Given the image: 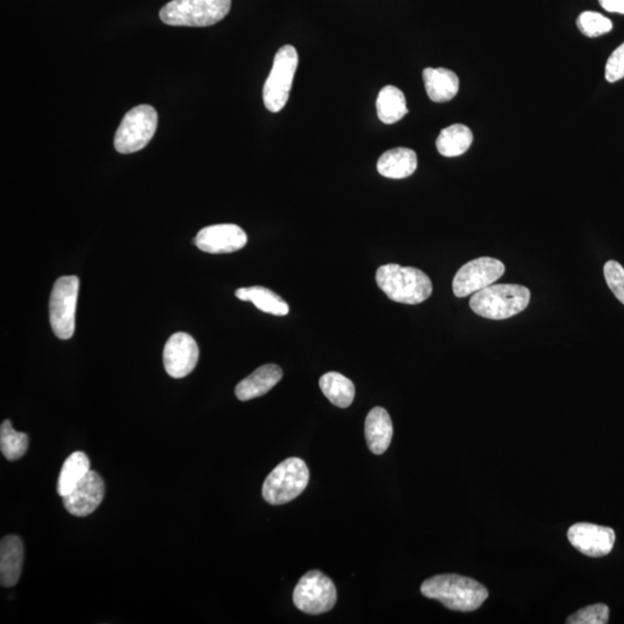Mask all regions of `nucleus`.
Returning <instances> with one entry per match:
<instances>
[{
    "instance_id": "obj_1",
    "label": "nucleus",
    "mask_w": 624,
    "mask_h": 624,
    "mask_svg": "<svg viewBox=\"0 0 624 624\" xmlns=\"http://www.w3.org/2000/svg\"><path fill=\"white\" fill-rule=\"evenodd\" d=\"M421 592L429 599L457 612H473L487 600V589L479 581L460 575H439L423 581Z\"/></svg>"
},
{
    "instance_id": "obj_2",
    "label": "nucleus",
    "mask_w": 624,
    "mask_h": 624,
    "mask_svg": "<svg viewBox=\"0 0 624 624\" xmlns=\"http://www.w3.org/2000/svg\"><path fill=\"white\" fill-rule=\"evenodd\" d=\"M376 282L381 291L394 302L420 304L431 297V280L421 270L397 264L381 266Z\"/></svg>"
},
{
    "instance_id": "obj_3",
    "label": "nucleus",
    "mask_w": 624,
    "mask_h": 624,
    "mask_svg": "<svg viewBox=\"0 0 624 624\" xmlns=\"http://www.w3.org/2000/svg\"><path fill=\"white\" fill-rule=\"evenodd\" d=\"M529 288L520 284H491L474 292L470 307L477 315L487 320L502 321L524 312L530 303Z\"/></svg>"
},
{
    "instance_id": "obj_4",
    "label": "nucleus",
    "mask_w": 624,
    "mask_h": 624,
    "mask_svg": "<svg viewBox=\"0 0 624 624\" xmlns=\"http://www.w3.org/2000/svg\"><path fill=\"white\" fill-rule=\"evenodd\" d=\"M232 0H173L160 11V19L177 27H208L226 18Z\"/></svg>"
},
{
    "instance_id": "obj_5",
    "label": "nucleus",
    "mask_w": 624,
    "mask_h": 624,
    "mask_svg": "<svg viewBox=\"0 0 624 624\" xmlns=\"http://www.w3.org/2000/svg\"><path fill=\"white\" fill-rule=\"evenodd\" d=\"M309 469L300 458H290L275 467L262 485V498L267 503L282 505L300 496L309 483Z\"/></svg>"
},
{
    "instance_id": "obj_6",
    "label": "nucleus",
    "mask_w": 624,
    "mask_h": 624,
    "mask_svg": "<svg viewBox=\"0 0 624 624\" xmlns=\"http://www.w3.org/2000/svg\"><path fill=\"white\" fill-rule=\"evenodd\" d=\"M297 66H299V54L295 46L287 45L280 48L275 54L273 66L262 89V99L269 112H282L287 104Z\"/></svg>"
},
{
    "instance_id": "obj_7",
    "label": "nucleus",
    "mask_w": 624,
    "mask_h": 624,
    "mask_svg": "<svg viewBox=\"0 0 624 624\" xmlns=\"http://www.w3.org/2000/svg\"><path fill=\"white\" fill-rule=\"evenodd\" d=\"M158 121V113L151 105L142 104L131 109L114 134L116 151L131 154L144 150L154 137Z\"/></svg>"
},
{
    "instance_id": "obj_8",
    "label": "nucleus",
    "mask_w": 624,
    "mask_h": 624,
    "mask_svg": "<svg viewBox=\"0 0 624 624\" xmlns=\"http://www.w3.org/2000/svg\"><path fill=\"white\" fill-rule=\"evenodd\" d=\"M79 295V279L66 275L57 280L50 295V325L54 335L62 341L74 337L75 330V310Z\"/></svg>"
},
{
    "instance_id": "obj_9",
    "label": "nucleus",
    "mask_w": 624,
    "mask_h": 624,
    "mask_svg": "<svg viewBox=\"0 0 624 624\" xmlns=\"http://www.w3.org/2000/svg\"><path fill=\"white\" fill-rule=\"evenodd\" d=\"M292 600L303 613L324 614L332 609L337 602V589L333 581L321 571H309L297 583Z\"/></svg>"
},
{
    "instance_id": "obj_10",
    "label": "nucleus",
    "mask_w": 624,
    "mask_h": 624,
    "mask_svg": "<svg viewBox=\"0 0 624 624\" xmlns=\"http://www.w3.org/2000/svg\"><path fill=\"white\" fill-rule=\"evenodd\" d=\"M505 272V266L499 259L481 257L467 262L457 272L452 288L457 297H466L491 286Z\"/></svg>"
},
{
    "instance_id": "obj_11",
    "label": "nucleus",
    "mask_w": 624,
    "mask_h": 624,
    "mask_svg": "<svg viewBox=\"0 0 624 624\" xmlns=\"http://www.w3.org/2000/svg\"><path fill=\"white\" fill-rule=\"evenodd\" d=\"M199 360V347L190 334L177 332L165 343L163 363L165 371L173 379H183L196 368Z\"/></svg>"
},
{
    "instance_id": "obj_12",
    "label": "nucleus",
    "mask_w": 624,
    "mask_h": 624,
    "mask_svg": "<svg viewBox=\"0 0 624 624\" xmlns=\"http://www.w3.org/2000/svg\"><path fill=\"white\" fill-rule=\"evenodd\" d=\"M248 243L245 232L236 224H214L203 228L194 239L199 250L212 254L232 253L243 249Z\"/></svg>"
},
{
    "instance_id": "obj_13",
    "label": "nucleus",
    "mask_w": 624,
    "mask_h": 624,
    "mask_svg": "<svg viewBox=\"0 0 624 624\" xmlns=\"http://www.w3.org/2000/svg\"><path fill=\"white\" fill-rule=\"evenodd\" d=\"M568 539L581 554L589 558H601L613 550L615 532L606 526L579 523L569 529Z\"/></svg>"
},
{
    "instance_id": "obj_14",
    "label": "nucleus",
    "mask_w": 624,
    "mask_h": 624,
    "mask_svg": "<svg viewBox=\"0 0 624 624\" xmlns=\"http://www.w3.org/2000/svg\"><path fill=\"white\" fill-rule=\"evenodd\" d=\"M104 479L95 470H89L79 485L64 496L63 504L67 512L75 517H86L94 512L104 499Z\"/></svg>"
},
{
    "instance_id": "obj_15",
    "label": "nucleus",
    "mask_w": 624,
    "mask_h": 624,
    "mask_svg": "<svg viewBox=\"0 0 624 624\" xmlns=\"http://www.w3.org/2000/svg\"><path fill=\"white\" fill-rule=\"evenodd\" d=\"M24 542L18 536H6L0 543V583L12 588L18 583L25 560Z\"/></svg>"
},
{
    "instance_id": "obj_16",
    "label": "nucleus",
    "mask_w": 624,
    "mask_h": 624,
    "mask_svg": "<svg viewBox=\"0 0 624 624\" xmlns=\"http://www.w3.org/2000/svg\"><path fill=\"white\" fill-rule=\"evenodd\" d=\"M282 369L277 364H265L237 384L236 397L241 401H248L264 396L282 381Z\"/></svg>"
},
{
    "instance_id": "obj_17",
    "label": "nucleus",
    "mask_w": 624,
    "mask_h": 624,
    "mask_svg": "<svg viewBox=\"0 0 624 624\" xmlns=\"http://www.w3.org/2000/svg\"><path fill=\"white\" fill-rule=\"evenodd\" d=\"M364 432L372 453L381 454L389 449L393 437V424L383 407H375L369 411Z\"/></svg>"
},
{
    "instance_id": "obj_18",
    "label": "nucleus",
    "mask_w": 624,
    "mask_h": 624,
    "mask_svg": "<svg viewBox=\"0 0 624 624\" xmlns=\"http://www.w3.org/2000/svg\"><path fill=\"white\" fill-rule=\"evenodd\" d=\"M418 168V156L413 150L405 147L393 148L381 154L377 163V171L381 176L401 180L410 177Z\"/></svg>"
},
{
    "instance_id": "obj_19",
    "label": "nucleus",
    "mask_w": 624,
    "mask_h": 624,
    "mask_svg": "<svg viewBox=\"0 0 624 624\" xmlns=\"http://www.w3.org/2000/svg\"><path fill=\"white\" fill-rule=\"evenodd\" d=\"M423 82L429 99L436 104L451 101L460 91V79L457 74L443 67L424 69Z\"/></svg>"
},
{
    "instance_id": "obj_20",
    "label": "nucleus",
    "mask_w": 624,
    "mask_h": 624,
    "mask_svg": "<svg viewBox=\"0 0 624 624\" xmlns=\"http://www.w3.org/2000/svg\"><path fill=\"white\" fill-rule=\"evenodd\" d=\"M235 295L241 301L253 302L254 307L262 312L270 313V315L286 316L290 312V307L282 297L265 287L240 288L236 291Z\"/></svg>"
},
{
    "instance_id": "obj_21",
    "label": "nucleus",
    "mask_w": 624,
    "mask_h": 624,
    "mask_svg": "<svg viewBox=\"0 0 624 624\" xmlns=\"http://www.w3.org/2000/svg\"><path fill=\"white\" fill-rule=\"evenodd\" d=\"M91 470V461L87 454L82 451H76L67 457L64 461L61 473H59L57 491L59 496L69 495L74 490L79 482L86 477Z\"/></svg>"
},
{
    "instance_id": "obj_22",
    "label": "nucleus",
    "mask_w": 624,
    "mask_h": 624,
    "mask_svg": "<svg viewBox=\"0 0 624 624\" xmlns=\"http://www.w3.org/2000/svg\"><path fill=\"white\" fill-rule=\"evenodd\" d=\"M377 114L384 124H394L409 114L406 97L401 89L394 86H385L381 89L376 101Z\"/></svg>"
},
{
    "instance_id": "obj_23",
    "label": "nucleus",
    "mask_w": 624,
    "mask_h": 624,
    "mask_svg": "<svg viewBox=\"0 0 624 624\" xmlns=\"http://www.w3.org/2000/svg\"><path fill=\"white\" fill-rule=\"evenodd\" d=\"M473 143V134L464 124H454L441 130L437 138V151L447 158L460 156L469 150Z\"/></svg>"
},
{
    "instance_id": "obj_24",
    "label": "nucleus",
    "mask_w": 624,
    "mask_h": 624,
    "mask_svg": "<svg viewBox=\"0 0 624 624\" xmlns=\"http://www.w3.org/2000/svg\"><path fill=\"white\" fill-rule=\"evenodd\" d=\"M320 386L324 396L334 406L347 409L352 405L355 397L353 381L339 372H328L320 380Z\"/></svg>"
},
{
    "instance_id": "obj_25",
    "label": "nucleus",
    "mask_w": 624,
    "mask_h": 624,
    "mask_svg": "<svg viewBox=\"0 0 624 624\" xmlns=\"http://www.w3.org/2000/svg\"><path fill=\"white\" fill-rule=\"evenodd\" d=\"M29 439L25 432L16 431L10 420H5L0 427V450L7 461H15L27 452Z\"/></svg>"
},
{
    "instance_id": "obj_26",
    "label": "nucleus",
    "mask_w": 624,
    "mask_h": 624,
    "mask_svg": "<svg viewBox=\"0 0 624 624\" xmlns=\"http://www.w3.org/2000/svg\"><path fill=\"white\" fill-rule=\"evenodd\" d=\"M577 27L585 36L598 37L612 31L613 24L600 13L587 11L577 19Z\"/></svg>"
},
{
    "instance_id": "obj_27",
    "label": "nucleus",
    "mask_w": 624,
    "mask_h": 624,
    "mask_svg": "<svg viewBox=\"0 0 624 624\" xmlns=\"http://www.w3.org/2000/svg\"><path fill=\"white\" fill-rule=\"evenodd\" d=\"M609 619V606L596 604L585 607L567 619L569 624H606Z\"/></svg>"
},
{
    "instance_id": "obj_28",
    "label": "nucleus",
    "mask_w": 624,
    "mask_h": 624,
    "mask_svg": "<svg viewBox=\"0 0 624 624\" xmlns=\"http://www.w3.org/2000/svg\"><path fill=\"white\" fill-rule=\"evenodd\" d=\"M604 274L609 290L615 297L624 304V269L618 262H607L604 267Z\"/></svg>"
},
{
    "instance_id": "obj_29",
    "label": "nucleus",
    "mask_w": 624,
    "mask_h": 624,
    "mask_svg": "<svg viewBox=\"0 0 624 624\" xmlns=\"http://www.w3.org/2000/svg\"><path fill=\"white\" fill-rule=\"evenodd\" d=\"M605 76L609 83H617L624 78V44L610 54L606 63Z\"/></svg>"
},
{
    "instance_id": "obj_30",
    "label": "nucleus",
    "mask_w": 624,
    "mask_h": 624,
    "mask_svg": "<svg viewBox=\"0 0 624 624\" xmlns=\"http://www.w3.org/2000/svg\"><path fill=\"white\" fill-rule=\"evenodd\" d=\"M599 3L607 12L624 15V0H599Z\"/></svg>"
}]
</instances>
